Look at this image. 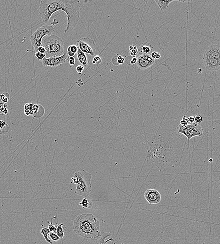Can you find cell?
<instances>
[{
    "instance_id": "cell-20",
    "label": "cell",
    "mask_w": 220,
    "mask_h": 244,
    "mask_svg": "<svg viewBox=\"0 0 220 244\" xmlns=\"http://www.w3.org/2000/svg\"><path fill=\"white\" fill-rule=\"evenodd\" d=\"M50 232V231L48 228H43L42 229H41V231H40V233H41V234L43 236L44 238H45L46 241L47 242V243H49V244H52L53 242L48 237Z\"/></svg>"
},
{
    "instance_id": "cell-23",
    "label": "cell",
    "mask_w": 220,
    "mask_h": 244,
    "mask_svg": "<svg viewBox=\"0 0 220 244\" xmlns=\"http://www.w3.org/2000/svg\"><path fill=\"white\" fill-rule=\"evenodd\" d=\"M125 61L124 57L121 56H114L113 57L112 63L116 66H118L123 64Z\"/></svg>"
},
{
    "instance_id": "cell-34",
    "label": "cell",
    "mask_w": 220,
    "mask_h": 244,
    "mask_svg": "<svg viewBox=\"0 0 220 244\" xmlns=\"http://www.w3.org/2000/svg\"><path fill=\"white\" fill-rule=\"evenodd\" d=\"M84 69H85V67L81 65H79L76 67V70L77 72L79 74H82L83 73Z\"/></svg>"
},
{
    "instance_id": "cell-24",
    "label": "cell",
    "mask_w": 220,
    "mask_h": 244,
    "mask_svg": "<svg viewBox=\"0 0 220 244\" xmlns=\"http://www.w3.org/2000/svg\"><path fill=\"white\" fill-rule=\"evenodd\" d=\"M129 54L132 57H136L138 54V49L136 46L132 45L129 47Z\"/></svg>"
},
{
    "instance_id": "cell-26",
    "label": "cell",
    "mask_w": 220,
    "mask_h": 244,
    "mask_svg": "<svg viewBox=\"0 0 220 244\" xmlns=\"http://www.w3.org/2000/svg\"><path fill=\"white\" fill-rule=\"evenodd\" d=\"M3 113V114H8V106L7 104L0 103V114Z\"/></svg>"
},
{
    "instance_id": "cell-14",
    "label": "cell",
    "mask_w": 220,
    "mask_h": 244,
    "mask_svg": "<svg viewBox=\"0 0 220 244\" xmlns=\"http://www.w3.org/2000/svg\"><path fill=\"white\" fill-rule=\"evenodd\" d=\"M77 55L78 61L81 64V66H82L84 67H86L91 60L92 56L89 54L82 52L79 48H78Z\"/></svg>"
},
{
    "instance_id": "cell-7",
    "label": "cell",
    "mask_w": 220,
    "mask_h": 244,
    "mask_svg": "<svg viewBox=\"0 0 220 244\" xmlns=\"http://www.w3.org/2000/svg\"><path fill=\"white\" fill-rule=\"evenodd\" d=\"M77 46L82 52L93 56L95 54L96 46L94 41L89 38L84 37L77 40Z\"/></svg>"
},
{
    "instance_id": "cell-8",
    "label": "cell",
    "mask_w": 220,
    "mask_h": 244,
    "mask_svg": "<svg viewBox=\"0 0 220 244\" xmlns=\"http://www.w3.org/2000/svg\"><path fill=\"white\" fill-rule=\"evenodd\" d=\"M44 112V109L40 104L27 103L24 106V113L27 116L31 115L35 118H40L43 116Z\"/></svg>"
},
{
    "instance_id": "cell-13",
    "label": "cell",
    "mask_w": 220,
    "mask_h": 244,
    "mask_svg": "<svg viewBox=\"0 0 220 244\" xmlns=\"http://www.w3.org/2000/svg\"><path fill=\"white\" fill-rule=\"evenodd\" d=\"M204 53L208 54L218 60H220V47L218 44L209 46L205 51Z\"/></svg>"
},
{
    "instance_id": "cell-40",
    "label": "cell",
    "mask_w": 220,
    "mask_h": 244,
    "mask_svg": "<svg viewBox=\"0 0 220 244\" xmlns=\"http://www.w3.org/2000/svg\"><path fill=\"white\" fill-rule=\"evenodd\" d=\"M113 244H116V243H115L114 241H113Z\"/></svg>"
},
{
    "instance_id": "cell-41",
    "label": "cell",
    "mask_w": 220,
    "mask_h": 244,
    "mask_svg": "<svg viewBox=\"0 0 220 244\" xmlns=\"http://www.w3.org/2000/svg\"></svg>"
},
{
    "instance_id": "cell-2",
    "label": "cell",
    "mask_w": 220,
    "mask_h": 244,
    "mask_svg": "<svg viewBox=\"0 0 220 244\" xmlns=\"http://www.w3.org/2000/svg\"><path fill=\"white\" fill-rule=\"evenodd\" d=\"M73 230L84 238L99 239L102 237L99 221L92 214L78 215L73 222Z\"/></svg>"
},
{
    "instance_id": "cell-4",
    "label": "cell",
    "mask_w": 220,
    "mask_h": 244,
    "mask_svg": "<svg viewBox=\"0 0 220 244\" xmlns=\"http://www.w3.org/2000/svg\"><path fill=\"white\" fill-rule=\"evenodd\" d=\"M42 45L46 49V58L60 56L64 53V43L61 38L56 35L43 38Z\"/></svg>"
},
{
    "instance_id": "cell-10",
    "label": "cell",
    "mask_w": 220,
    "mask_h": 244,
    "mask_svg": "<svg viewBox=\"0 0 220 244\" xmlns=\"http://www.w3.org/2000/svg\"><path fill=\"white\" fill-rule=\"evenodd\" d=\"M203 63L206 69L211 71L218 70L220 69V60L213 58L208 54L204 53L203 58Z\"/></svg>"
},
{
    "instance_id": "cell-1",
    "label": "cell",
    "mask_w": 220,
    "mask_h": 244,
    "mask_svg": "<svg viewBox=\"0 0 220 244\" xmlns=\"http://www.w3.org/2000/svg\"><path fill=\"white\" fill-rule=\"evenodd\" d=\"M80 1L78 0H42L39 6V14L43 23H47L52 15L63 11L67 17L65 33H70L77 26L80 18Z\"/></svg>"
},
{
    "instance_id": "cell-3",
    "label": "cell",
    "mask_w": 220,
    "mask_h": 244,
    "mask_svg": "<svg viewBox=\"0 0 220 244\" xmlns=\"http://www.w3.org/2000/svg\"><path fill=\"white\" fill-rule=\"evenodd\" d=\"M92 176L85 170L76 172L72 177L74 184L77 185L75 193L85 198L88 197L91 191Z\"/></svg>"
},
{
    "instance_id": "cell-31",
    "label": "cell",
    "mask_w": 220,
    "mask_h": 244,
    "mask_svg": "<svg viewBox=\"0 0 220 244\" xmlns=\"http://www.w3.org/2000/svg\"><path fill=\"white\" fill-rule=\"evenodd\" d=\"M102 58L99 56H96L94 57L93 63V64H100L102 63Z\"/></svg>"
},
{
    "instance_id": "cell-12",
    "label": "cell",
    "mask_w": 220,
    "mask_h": 244,
    "mask_svg": "<svg viewBox=\"0 0 220 244\" xmlns=\"http://www.w3.org/2000/svg\"><path fill=\"white\" fill-rule=\"evenodd\" d=\"M154 60L149 54L139 56L137 58V66L140 70H146L152 66L155 63Z\"/></svg>"
},
{
    "instance_id": "cell-5",
    "label": "cell",
    "mask_w": 220,
    "mask_h": 244,
    "mask_svg": "<svg viewBox=\"0 0 220 244\" xmlns=\"http://www.w3.org/2000/svg\"><path fill=\"white\" fill-rule=\"evenodd\" d=\"M54 28L52 26L45 25L37 29L30 37V40L35 52H37L38 48L42 46V40L44 37L50 36L54 31Z\"/></svg>"
},
{
    "instance_id": "cell-39",
    "label": "cell",
    "mask_w": 220,
    "mask_h": 244,
    "mask_svg": "<svg viewBox=\"0 0 220 244\" xmlns=\"http://www.w3.org/2000/svg\"><path fill=\"white\" fill-rule=\"evenodd\" d=\"M198 73L199 74H201V73H202V69L201 68H198L197 70Z\"/></svg>"
},
{
    "instance_id": "cell-30",
    "label": "cell",
    "mask_w": 220,
    "mask_h": 244,
    "mask_svg": "<svg viewBox=\"0 0 220 244\" xmlns=\"http://www.w3.org/2000/svg\"><path fill=\"white\" fill-rule=\"evenodd\" d=\"M35 56L39 60H42L46 57V54L40 53V52H35Z\"/></svg>"
},
{
    "instance_id": "cell-9",
    "label": "cell",
    "mask_w": 220,
    "mask_h": 244,
    "mask_svg": "<svg viewBox=\"0 0 220 244\" xmlns=\"http://www.w3.org/2000/svg\"><path fill=\"white\" fill-rule=\"evenodd\" d=\"M68 57L67 54L64 53L60 56L51 57L49 58L45 57L42 60V64L44 66L56 67L65 63Z\"/></svg>"
},
{
    "instance_id": "cell-18",
    "label": "cell",
    "mask_w": 220,
    "mask_h": 244,
    "mask_svg": "<svg viewBox=\"0 0 220 244\" xmlns=\"http://www.w3.org/2000/svg\"><path fill=\"white\" fill-rule=\"evenodd\" d=\"M66 228L64 225L63 224H58L56 227V235L59 237L60 238H62L65 235V233L64 232V229Z\"/></svg>"
},
{
    "instance_id": "cell-25",
    "label": "cell",
    "mask_w": 220,
    "mask_h": 244,
    "mask_svg": "<svg viewBox=\"0 0 220 244\" xmlns=\"http://www.w3.org/2000/svg\"><path fill=\"white\" fill-rule=\"evenodd\" d=\"M0 98L2 102H3L7 103L10 99V96L9 93H4L3 94L0 95Z\"/></svg>"
},
{
    "instance_id": "cell-33",
    "label": "cell",
    "mask_w": 220,
    "mask_h": 244,
    "mask_svg": "<svg viewBox=\"0 0 220 244\" xmlns=\"http://www.w3.org/2000/svg\"><path fill=\"white\" fill-rule=\"evenodd\" d=\"M67 60L68 61L69 64H70V65L71 66L75 65V62H76V60H75V57L68 56V58H67Z\"/></svg>"
},
{
    "instance_id": "cell-35",
    "label": "cell",
    "mask_w": 220,
    "mask_h": 244,
    "mask_svg": "<svg viewBox=\"0 0 220 244\" xmlns=\"http://www.w3.org/2000/svg\"><path fill=\"white\" fill-rule=\"evenodd\" d=\"M195 123L197 124H200L202 121V117L200 115H197L194 117Z\"/></svg>"
},
{
    "instance_id": "cell-15",
    "label": "cell",
    "mask_w": 220,
    "mask_h": 244,
    "mask_svg": "<svg viewBox=\"0 0 220 244\" xmlns=\"http://www.w3.org/2000/svg\"><path fill=\"white\" fill-rule=\"evenodd\" d=\"M155 2L157 4V5L159 6L161 9V11H163L165 10L168 7V5L174 1H178V2H182L184 3L186 1H175V0H168V1H158V0H155Z\"/></svg>"
},
{
    "instance_id": "cell-19",
    "label": "cell",
    "mask_w": 220,
    "mask_h": 244,
    "mask_svg": "<svg viewBox=\"0 0 220 244\" xmlns=\"http://www.w3.org/2000/svg\"><path fill=\"white\" fill-rule=\"evenodd\" d=\"M10 130V127L7 123L4 121L0 120V134L5 135L8 133Z\"/></svg>"
},
{
    "instance_id": "cell-38",
    "label": "cell",
    "mask_w": 220,
    "mask_h": 244,
    "mask_svg": "<svg viewBox=\"0 0 220 244\" xmlns=\"http://www.w3.org/2000/svg\"><path fill=\"white\" fill-rule=\"evenodd\" d=\"M137 63V57H132V59H131L130 63L132 65H134L136 64Z\"/></svg>"
},
{
    "instance_id": "cell-28",
    "label": "cell",
    "mask_w": 220,
    "mask_h": 244,
    "mask_svg": "<svg viewBox=\"0 0 220 244\" xmlns=\"http://www.w3.org/2000/svg\"><path fill=\"white\" fill-rule=\"evenodd\" d=\"M56 218V216L52 217L51 218V222H50V224H49V228H48L50 232H56V227L54 226V225L53 224V220L54 219Z\"/></svg>"
},
{
    "instance_id": "cell-27",
    "label": "cell",
    "mask_w": 220,
    "mask_h": 244,
    "mask_svg": "<svg viewBox=\"0 0 220 244\" xmlns=\"http://www.w3.org/2000/svg\"><path fill=\"white\" fill-rule=\"evenodd\" d=\"M49 236V239L51 241H53L54 242L57 241L60 239V238L58 237L56 234H55L54 232H50Z\"/></svg>"
},
{
    "instance_id": "cell-36",
    "label": "cell",
    "mask_w": 220,
    "mask_h": 244,
    "mask_svg": "<svg viewBox=\"0 0 220 244\" xmlns=\"http://www.w3.org/2000/svg\"><path fill=\"white\" fill-rule=\"evenodd\" d=\"M37 52H40V53L46 54V49L43 46H40L38 48Z\"/></svg>"
},
{
    "instance_id": "cell-22",
    "label": "cell",
    "mask_w": 220,
    "mask_h": 244,
    "mask_svg": "<svg viewBox=\"0 0 220 244\" xmlns=\"http://www.w3.org/2000/svg\"><path fill=\"white\" fill-rule=\"evenodd\" d=\"M150 51L151 48L149 46H140L138 49V54H139V56L148 54Z\"/></svg>"
},
{
    "instance_id": "cell-37",
    "label": "cell",
    "mask_w": 220,
    "mask_h": 244,
    "mask_svg": "<svg viewBox=\"0 0 220 244\" xmlns=\"http://www.w3.org/2000/svg\"><path fill=\"white\" fill-rule=\"evenodd\" d=\"M188 123V124H191V123H195L194 116H190L187 118Z\"/></svg>"
},
{
    "instance_id": "cell-32",
    "label": "cell",
    "mask_w": 220,
    "mask_h": 244,
    "mask_svg": "<svg viewBox=\"0 0 220 244\" xmlns=\"http://www.w3.org/2000/svg\"><path fill=\"white\" fill-rule=\"evenodd\" d=\"M180 125L183 126L184 127H186L187 125H188V123L187 119L186 118V116H184L183 119H182L181 121L180 122Z\"/></svg>"
},
{
    "instance_id": "cell-11",
    "label": "cell",
    "mask_w": 220,
    "mask_h": 244,
    "mask_svg": "<svg viewBox=\"0 0 220 244\" xmlns=\"http://www.w3.org/2000/svg\"><path fill=\"white\" fill-rule=\"evenodd\" d=\"M144 197L150 205H155L160 203L162 196L160 192L155 189H148L144 193Z\"/></svg>"
},
{
    "instance_id": "cell-17",
    "label": "cell",
    "mask_w": 220,
    "mask_h": 244,
    "mask_svg": "<svg viewBox=\"0 0 220 244\" xmlns=\"http://www.w3.org/2000/svg\"><path fill=\"white\" fill-rule=\"evenodd\" d=\"M79 205L84 209H90L93 206V202L88 199L85 198L83 199L82 201L80 202Z\"/></svg>"
},
{
    "instance_id": "cell-29",
    "label": "cell",
    "mask_w": 220,
    "mask_h": 244,
    "mask_svg": "<svg viewBox=\"0 0 220 244\" xmlns=\"http://www.w3.org/2000/svg\"><path fill=\"white\" fill-rule=\"evenodd\" d=\"M150 56L154 60L159 59L161 57V54L158 52H155V51L152 52Z\"/></svg>"
},
{
    "instance_id": "cell-6",
    "label": "cell",
    "mask_w": 220,
    "mask_h": 244,
    "mask_svg": "<svg viewBox=\"0 0 220 244\" xmlns=\"http://www.w3.org/2000/svg\"><path fill=\"white\" fill-rule=\"evenodd\" d=\"M177 131L178 133L184 134L188 140L194 137L202 136L203 132L201 126L195 123L188 124L186 127L179 125L177 128Z\"/></svg>"
},
{
    "instance_id": "cell-21",
    "label": "cell",
    "mask_w": 220,
    "mask_h": 244,
    "mask_svg": "<svg viewBox=\"0 0 220 244\" xmlns=\"http://www.w3.org/2000/svg\"><path fill=\"white\" fill-rule=\"evenodd\" d=\"M78 47L76 45H72L69 46L67 49L68 56H74L77 53Z\"/></svg>"
},
{
    "instance_id": "cell-16",
    "label": "cell",
    "mask_w": 220,
    "mask_h": 244,
    "mask_svg": "<svg viewBox=\"0 0 220 244\" xmlns=\"http://www.w3.org/2000/svg\"><path fill=\"white\" fill-rule=\"evenodd\" d=\"M111 234L109 232H104L102 234V237L99 239H94V244H107L109 241H114V239L113 238H110L108 240H106L107 238L111 236Z\"/></svg>"
}]
</instances>
